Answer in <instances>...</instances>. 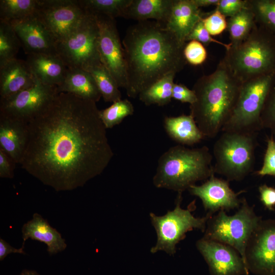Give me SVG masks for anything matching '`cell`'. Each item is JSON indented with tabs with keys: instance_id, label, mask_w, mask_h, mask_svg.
<instances>
[{
	"instance_id": "obj_1",
	"label": "cell",
	"mask_w": 275,
	"mask_h": 275,
	"mask_svg": "<svg viewBox=\"0 0 275 275\" xmlns=\"http://www.w3.org/2000/svg\"><path fill=\"white\" fill-rule=\"evenodd\" d=\"M96 103L59 93L28 123L21 168L57 191L82 187L100 175L114 153Z\"/></svg>"
},
{
	"instance_id": "obj_2",
	"label": "cell",
	"mask_w": 275,
	"mask_h": 275,
	"mask_svg": "<svg viewBox=\"0 0 275 275\" xmlns=\"http://www.w3.org/2000/svg\"><path fill=\"white\" fill-rule=\"evenodd\" d=\"M185 45L155 20L138 21L128 28L122 41L128 96L135 98L166 75L181 71L187 63Z\"/></svg>"
},
{
	"instance_id": "obj_3",
	"label": "cell",
	"mask_w": 275,
	"mask_h": 275,
	"mask_svg": "<svg viewBox=\"0 0 275 275\" xmlns=\"http://www.w3.org/2000/svg\"><path fill=\"white\" fill-rule=\"evenodd\" d=\"M242 82L223 59L212 73L196 81L192 90L197 100L189 106L190 115L205 138L213 139L222 132L234 109Z\"/></svg>"
},
{
	"instance_id": "obj_4",
	"label": "cell",
	"mask_w": 275,
	"mask_h": 275,
	"mask_svg": "<svg viewBox=\"0 0 275 275\" xmlns=\"http://www.w3.org/2000/svg\"><path fill=\"white\" fill-rule=\"evenodd\" d=\"M213 155L208 147L189 148L178 145L170 147L159 157L153 178L154 185L178 193L199 181L214 174Z\"/></svg>"
},
{
	"instance_id": "obj_5",
	"label": "cell",
	"mask_w": 275,
	"mask_h": 275,
	"mask_svg": "<svg viewBox=\"0 0 275 275\" xmlns=\"http://www.w3.org/2000/svg\"><path fill=\"white\" fill-rule=\"evenodd\" d=\"M223 59L242 81L275 73V37L257 24L246 39L226 50Z\"/></svg>"
},
{
	"instance_id": "obj_6",
	"label": "cell",
	"mask_w": 275,
	"mask_h": 275,
	"mask_svg": "<svg viewBox=\"0 0 275 275\" xmlns=\"http://www.w3.org/2000/svg\"><path fill=\"white\" fill-rule=\"evenodd\" d=\"M222 132L213 148L214 173L228 181H241L253 171L258 133Z\"/></svg>"
},
{
	"instance_id": "obj_7",
	"label": "cell",
	"mask_w": 275,
	"mask_h": 275,
	"mask_svg": "<svg viewBox=\"0 0 275 275\" xmlns=\"http://www.w3.org/2000/svg\"><path fill=\"white\" fill-rule=\"evenodd\" d=\"M274 86L275 73L243 81L234 109L222 132L258 133L262 129L260 118L264 103Z\"/></svg>"
},
{
	"instance_id": "obj_8",
	"label": "cell",
	"mask_w": 275,
	"mask_h": 275,
	"mask_svg": "<svg viewBox=\"0 0 275 275\" xmlns=\"http://www.w3.org/2000/svg\"><path fill=\"white\" fill-rule=\"evenodd\" d=\"M245 198L241 200L238 211L228 215L221 210L208 221L203 237L229 245L241 256L245 263V253L248 241L261 220Z\"/></svg>"
},
{
	"instance_id": "obj_9",
	"label": "cell",
	"mask_w": 275,
	"mask_h": 275,
	"mask_svg": "<svg viewBox=\"0 0 275 275\" xmlns=\"http://www.w3.org/2000/svg\"><path fill=\"white\" fill-rule=\"evenodd\" d=\"M86 12L74 30L57 43V54L68 68L86 70L101 63L97 48L98 25L95 16Z\"/></svg>"
},
{
	"instance_id": "obj_10",
	"label": "cell",
	"mask_w": 275,
	"mask_h": 275,
	"mask_svg": "<svg viewBox=\"0 0 275 275\" xmlns=\"http://www.w3.org/2000/svg\"><path fill=\"white\" fill-rule=\"evenodd\" d=\"M182 193H178L176 205L172 211H169L163 216H156L151 213V222L157 237L156 245L151 252L155 253L164 251L170 255L176 252V245L186 236V233L194 229L204 232L208 221L213 215L208 212L202 217H196L192 214L191 208L184 209L180 207Z\"/></svg>"
},
{
	"instance_id": "obj_11",
	"label": "cell",
	"mask_w": 275,
	"mask_h": 275,
	"mask_svg": "<svg viewBox=\"0 0 275 275\" xmlns=\"http://www.w3.org/2000/svg\"><path fill=\"white\" fill-rule=\"evenodd\" d=\"M56 86L34 85L7 98L0 99V115L28 123L38 115L58 94Z\"/></svg>"
},
{
	"instance_id": "obj_12",
	"label": "cell",
	"mask_w": 275,
	"mask_h": 275,
	"mask_svg": "<svg viewBox=\"0 0 275 275\" xmlns=\"http://www.w3.org/2000/svg\"><path fill=\"white\" fill-rule=\"evenodd\" d=\"M86 13L78 0H39L35 15L57 43L74 30Z\"/></svg>"
},
{
	"instance_id": "obj_13",
	"label": "cell",
	"mask_w": 275,
	"mask_h": 275,
	"mask_svg": "<svg viewBox=\"0 0 275 275\" xmlns=\"http://www.w3.org/2000/svg\"><path fill=\"white\" fill-rule=\"evenodd\" d=\"M99 28L98 51L101 62L111 73L119 88L127 85L126 65L115 19L94 14Z\"/></svg>"
},
{
	"instance_id": "obj_14",
	"label": "cell",
	"mask_w": 275,
	"mask_h": 275,
	"mask_svg": "<svg viewBox=\"0 0 275 275\" xmlns=\"http://www.w3.org/2000/svg\"><path fill=\"white\" fill-rule=\"evenodd\" d=\"M245 261L250 272L275 275V219H261L246 246Z\"/></svg>"
},
{
	"instance_id": "obj_15",
	"label": "cell",
	"mask_w": 275,
	"mask_h": 275,
	"mask_svg": "<svg viewBox=\"0 0 275 275\" xmlns=\"http://www.w3.org/2000/svg\"><path fill=\"white\" fill-rule=\"evenodd\" d=\"M196 246L207 263L210 275H249L239 253L232 246L202 238Z\"/></svg>"
},
{
	"instance_id": "obj_16",
	"label": "cell",
	"mask_w": 275,
	"mask_h": 275,
	"mask_svg": "<svg viewBox=\"0 0 275 275\" xmlns=\"http://www.w3.org/2000/svg\"><path fill=\"white\" fill-rule=\"evenodd\" d=\"M188 190L191 195L201 200L205 210L213 214L221 210L238 209L242 200L238 196L244 192V190L234 192L230 187L229 181L216 177L214 174L202 184H195Z\"/></svg>"
},
{
	"instance_id": "obj_17",
	"label": "cell",
	"mask_w": 275,
	"mask_h": 275,
	"mask_svg": "<svg viewBox=\"0 0 275 275\" xmlns=\"http://www.w3.org/2000/svg\"><path fill=\"white\" fill-rule=\"evenodd\" d=\"M25 53L57 54V41L35 14L10 23Z\"/></svg>"
},
{
	"instance_id": "obj_18",
	"label": "cell",
	"mask_w": 275,
	"mask_h": 275,
	"mask_svg": "<svg viewBox=\"0 0 275 275\" xmlns=\"http://www.w3.org/2000/svg\"><path fill=\"white\" fill-rule=\"evenodd\" d=\"M35 76L26 61L15 58L0 66V99L32 87Z\"/></svg>"
},
{
	"instance_id": "obj_19",
	"label": "cell",
	"mask_w": 275,
	"mask_h": 275,
	"mask_svg": "<svg viewBox=\"0 0 275 275\" xmlns=\"http://www.w3.org/2000/svg\"><path fill=\"white\" fill-rule=\"evenodd\" d=\"M29 139L28 123L0 115V148L20 163Z\"/></svg>"
},
{
	"instance_id": "obj_20",
	"label": "cell",
	"mask_w": 275,
	"mask_h": 275,
	"mask_svg": "<svg viewBox=\"0 0 275 275\" xmlns=\"http://www.w3.org/2000/svg\"><path fill=\"white\" fill-rule=\"evenodd\" d=\"M204 16L205 14L192 0H174L170 16L164 25L181 43L185 45L187 36Z\"/></svg>"
},
{
	"instance_id": "obj_21",
	"label": "cell",
	"mask_w": 275,
	"mask_h": 275,
	"mask_svg": "<svg viewBox=\"0 0 275 275\" xmlns=\"http://www.w3.org/2000/svg\"><path fill=\"white\" fill-rule=\"evenodd\" d=\"M25 61L33 74L42 84L58 87L64 80L68 67L59 55L30 54Z\"/></svg>"
},
{
	"instance_id": "obj_22",
	"label": "cell",
	"mask_w": 275,
	"mask_h": 275,
	"mask_svg": "<svg viewBox=\"0 0 275 275\" xmlns=\"http://www.w3.org/2000/svg\"><path fill=\"white\" fill-rule=\"evenodd\" d=\"M21 231L23 240L22 246L25 241L30 238L37 240L47 245V251L50 255L62 252L67 247L65 240L61 233L38 213H34L33 218L23 225Z\"/></svg>"
},
{
	"instance_id": "obj_23",
	"label": "cell",
	"mask_w": 275,
	"mask_h": 275,
	"mask_svg": "<svg viewBox=\"0 0 275 275\" xmlns=\"http://www.w3.org/2000/svg\"><path fill=\"white\" fill-rule=\"evenodd\" d=\"M57 87L58 93L72 94L95 102L102 97L93 76L81 68H68L64 80Z\"/></svg>"
},
{
	"instance_id": "obj_24",
	"label": "cell",
	"mask_w": 275,
	"mask_h": 275,
	"mask_svg": "<svg viewBox=\"0 0 275 275\" xmlns=\"http://www.w3.org/2000/svg\"><path fill=\"white\" fill-rule=\"evenodd\" d=\"M174 0H132L123 17L138 21L152 19L164 24L167 22Z\"/></svg>"
},
{
	"instance_id": "obj_25",
	"label": "cell",
	"mask_w": 275,
	"mask_h": 275,
	"mask_svg": "<svg viewBox=\"0 0 275 275\" xmlns=\"http://www.w3.org/2000/svg\"><path fill=\"white\" fill-rule=\"evenodd\" d=\"M164 127L168 135L180 145L191 146L205 138L190 114L165 117Z\"/></svg>"
},
{
	"instance_id": "obj_26",
	"label": "cell",
	"mask_w": 275,
	"mask_h": 275,
	"mask_svg": "<svg viewBox=\"0 0 275 275\" xmlns=\"http://www.w3.org/2000/svg\"><path fill=\"white\" fill-rule=\"evenodd\" d=\"M256 25L254 14L248 4L246 8L229 17L226 30L232 46L237 45L246 39Z\"/></svg>"
},
{
	"instance_id": "obj_27",
	"label": "cell",
	"mask_w": 275,
	"mask_h": 275,
	"mask_svg": "<svg viewBox=\"0 0 275 275\" xmlns=\"http://www.w3.org/2000/svg\"><path fill=\"white\" fill-rule=\"evenodd\" d=\"M175 75L168 74L153 84L139 94V99L147 105L163 106L169 103L172 98Z\"/></svg>"
},
{
	"instance_id": "obj_28",
	"label": "cell",
	"mask_w": 275,
	"mask_h": 275,
	"mask_svg": "<svg viewBox=\"0 0 275 275\" xmlns=\"http://www.w3.org/2000/svg\"><path fill=\"white\" fill-rule=\"evenodd\" d=\"M39 0H1L0 20L11 23L35 14Z\"/></svg>"
},
{
	"instance_id": "obj_29",
	"label": "cell",
	"mask_w": 275,
	"mask_h": 275,
	"mask_svg": "<svg viewBox=\"0 0 275 275\" xmlns=\"http://www.w3.org/2000/svg\"><path fill=\"white\" fill-rule=\"evenodd\" d=\"M86 70L93 76L105 101L113 103L121 99V93L119 87L101 62L90 67Z\"/></svg>"
},
{
	"instance_id": "obj_30",
	"label": "cell",
	"mask_w": 275,
	"mask_h": 275,
	"mask_svg": "<svg viewBox=\"0 0 275 275\" xmlns=\"http://www.w3.org/2000/svg\"><path fill=\"white\" fill-rule=\"evenodd\" d=\"M81 7L93 14L104 15L115 19L123 17L132 0H78Z\"/></svg>"
},
{
	"instance_id": "obj_31",
	"label": "cell",
	"mask_w": 275,
	"mask_h": 275,
	"mask_svg": "<svg viewBox=\"0 0 275 275\" xmlns=\"http://www.w3.org/2000/svg\"><path fill=\"white\" fill-rule=\"evenodd\" d=\"M21 43L11 24L0 20V66L16 58Z\"/></svg>"
},
{
	"instance_id": "obj_32",
	"label": "cell",
	"mask_w": 275,
	"mask_h": 275,
	"mask_svg": "<svg viewBox=\"0 0 275 275\" xmlns=\"http://www.w3.org/2000/svg\"><path fill=\"white\" fill-rule=\"evenodd\" d=\"M256 23L275 37V0H248Z\"/></svg>"
},
{
	"instance_id": "obj_33",
	"label": "cell",
	"mask_w": 275,
	"mask_h": 275,
	"mask_svg": "<svg viewBox=\"0 0 275 275\" xmlns=\"http://www.w3.org/2000/svg\"><path fill=\"white\" fill-rule=\"evenodd\" d=\"M133 112L132 103L127 99H121L99 111V116L105 128L111 129L121 123L126 117L132 115Z\"/></svg>"
},
{
	"instance_id": "obj_34",
	"label": "cell",
	"mask_w": 275,
	"mask_h": 275,
	"mask_svg": "<svg viewBox=\"0 0 275 275\" xmlns=\"http://www.w3.org/2000/svg\"><path fill=\"white\" fill-rule=\"evenodd\" d=\"M260 118L262 129H269L275 136V86L266 98Z\"/></svg>"
},
{
	"instance_id": "obj_35",
	"label": "cell",
	"mask_w": 275,
	"mask_h": 275,
	"mask_svg": "<svg viewBox=\"0 0 275 275\" xmlns=\"http://www.w3.org/2000/svg\"><path fill=\"white\" fill-rule=\"evenodd\" d=\"M201 20L211 36L218 35L227 29L226 17L216 8L209 14L203 17Z\"/></svg>"
},
{
	"instance_id": "obj_36",
	"label": "cell",
	"mask_w": 275,
	"mask_h": 275,
	"mask_svg": "<svg viewBox=\"0 0 275 275\" xmlns=\"http://www.w3.org/2000/svg\"><path fill=\"white\" fill-rule=\"evenodd\" d=\"M183 53L187 62L193 65L202 64L207 57V52L204 45L196 40L189 41L186 44Z\"/></svg>"
},
{
	"instance_id": "obj_37",
	"label": "cell",
	"mask_w": 275,
	"mask_h": 275,
	"mask_svg": "<svg viewBox=\"0 0 275 275\" xmlns=\"http://www.w3.org/2000/svg\"><path fill=\"white\" fill-rule=\"evenodd\" d=\"M201 19L195 25L187 36L186 41L196 40L205 46L214 43L223 46L226 50L229 49L232 46L231 43H223L213 38L204 26Z\"/></svg>"
},
{
	"instance_id": "obj_38",
	"label": "cell",
	"mask_w": 275,
	"mask_h": 275,
	"mask_svg": "<svg viewBox=\"0 0 275 275\" xmlns=\"http://www.w3.org/2000/svg\"><path fill=\"white\" fill-rule=\"evenodd\" d=\"M266 149L263 158V164L261 169L256 172L257 175L275 176V140L271 135L267 138Z\"/></svg>"
},
{
	"instance_id": "obj_39",
	"label": "cell",
	"mask_w": 275,
	"mask_h": 275,
	"mask_svg": "<svg viewBox=\"0 0 275 275\" xmlns=\"http://www.w3.org/2000/svg\"><path fill=\"white\" fill-rule=\"evenodd\" d=\"M248 0H219L216 9L226 17H232L247 7Z\"/></svg>"
},
{
	"instance_id": "obj_40",
	"label": "cell",
	"mask_w": 275,
	"mask_h": 275,
	"mask_svg": "<svg viewBox=\"0 0 275 275\" xmlns=\"http://www.w3.org/2000/svg\"><path fill=\"white\" fill-rule=\"evenodd\" d=\"M172 98L182 103H188L190 105L194 103L197 100L195 92L182 84H174Z\"/></svg>"
},
{
	"instance_id": "obj_41",
	"label": "cell",
	"mask_w": 275,
	"mask_h": 275,
	"mask_svg": "<svg viewBox=\"0 0 275 275\" xmlns=\"http://www.w3.org/2000/svg\"><path fill=\"white\" fill-rule=\"evenodd\" d=\"M14 160L0 148V177L3 178H12L14 176L15 165Z\"/></svg>"
},
{
	"instance_id": "obj_42",
	"label": "cell",
	"mask_w": 275,
	"mask_h": 275,
	"mask_svg": "<svg viewBox=\"0 0 275 275\" xmlns=\"http://www.w3.org/2000/svg\"><path fill=\"white\" fill-rule=\"evenodd\" d=\"M260 199L265 207L273 210L275 207V188L265 184L259 186Z\"/></svg>"
},
{
	"instance_id": "obj_43",
	"label": "cell",
	"mask_w": 275,
	"mask_h": 275,
	"mask_svg": "<svg viewBox=\"0 0 275 275\" xmlns=\"http://www.w3.org/2000/svg\"><path fill=\"white\" fill-rule=\"evenodd\" d=\"M24 246L20 249H16L10 245L3 239H0V260L3 261L9 254L11 253H18L25 254L23 250Z\"/></svg>"
},
{
	"instance_id": "obj_44",
	"label": "cell",
	"mask_w": 275,
	"mask_h": 275,
	"mask_svg": "<svg viewBox=\"0 0 275 275\" xmlns=\"http://www.w3.org/2000/svg\"><path fill=\"white\" fill-rule=\"evenodd\" d=\"M193 3L197 7L200 8L201 7H208L214 6L216 7L219 0H192Z\"/></svg>"
},
{
	"instance_id": "obj_45",
	"label": "cell",
	"mask_w": 275,
	"mask_h": 275,
	"mask_svg": "<svg viewBox=\"0 0 275 275\" xmlns=\"http://www.w3.org/2000/svg\"><path fill=\"white\" fill-rule=\"evenodd\" d=\"M19 275H40L36 271L23 270Z\"/></svg>"
}]
</instances>
